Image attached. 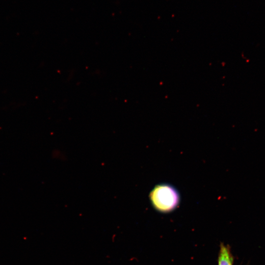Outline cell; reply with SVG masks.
Returning <instances> with one entry per match:
<instances>
[{"label":"cell","mask_w":265,"mask_h":265,"mask_svg":"<svg viewBox=\"0 0 265 265\" xmlns=\"http://www.w3.org/2000/svg\"><path fill=\"white\" fill-rule=\"evenodd\" d=\"M149 198L153 207L161 212L172 211L180 202V195L177 189L166 184L156 186L150 192Z\"/></svg>","instance_id":"obj_1"},{"label":"cell","mask_w":265,"mask_h":265,"mask_svg":"<svg viewBox=\"0 0 265 265\" xmlns=\"http://www.w3.org/2000/svg\"><path fill=\"white\" fill-rule=\"evenodd\" d=\"M233 259L227 246L221 244L218 259V265H233Z\"/></svg>","instance_id":"obj_2"}]
</instances>
